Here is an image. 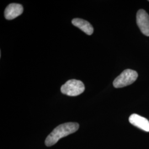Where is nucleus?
<instances>
[{
  "label": "nucleus",
  "mask_w": 149,
  "mask_h": 149,
  "mask_svg": "<svg viewBox=\"0 0 149 149\" xmlns=\"http://www.w3.org/2000/svg\"><path fill=\"white\" fill-rule=\"evenodd\" d=\"M129 120L132 125L144 131L149 132V122L146 118L136 114H133L130 116Z\"/></svg>",
  "instance_id": "obj_6"
},
{
  "label": "nucleus",
  "mask_w": 149,
  "mask_h": 149,
  "mask_svg": "<svg viewBox=\"0 0 149 149\" xmlns=\"http://www.w3.org/2000/svg\"><path fill=\"white\" fill-rule=\"evenodd\" d=\"M72 24L79 28L86 34L91 36L93 32V28L87 21L80 18H74L72 20Z\"/></svg>",
  "instance_id": "obj_7"
},
{
  "label": "nucleus",
  "mask_w": 149,
  "mask_h": 149,
  "mask_svg": "<svg viewBox=\"0 0 149 149\" xmlns=\"http://www.w3.org/2000/svg\"><path fill=\"white\" fill-rule=\"evenodd\" d=\"M138 76L136 71L131 69L125 70L113 81V86L116 88H122L132 84Z\"/></svg>",
  "instance_id": "obj_3"
},
{
  "label": "nucleus",
  "mask_w": 149,
  "mask_h": 149,
  "mask_svg": "<svg viewBox=\"0 0 149 149\" xmlns=\"http://www.w3.org/2000/svg\"><path fill=\"white\" fill-rule=\"evenodd\" d=\"M85 89L84 83L80 80L68 81L61 87L62 93L67 96H77L82 93Z\"/></svg>",
  "instance_id": "obj_2"
},
{
  "label": "nucleus",
  "mask_w": 149,
  "mask_h": 149,
  "mask_svg": "<svg viewBox=\"0 0 149 149\" xmlns=\"http://www.w3.org/2000/svg\"><path fill=\"white\" fill-rule=\"evenodd\" d=\"M136 23L143 34L149 37V15L144 10H140L138 11Z\"/></svg>",
  "instance_id": "obj_4"
},
{
  "label": "nucleus",
  "mask_w": 149,
  "mask_h": 149,
  "mask_svg": "<svg viewBox=\"0 0 149 149\" xmlns=\"http://www.w3.org/2000/svg\"><path fill=\"white\" fill-rule=\"evenodd\" d=\"M23 12V6L18 3H11L5 10V17L8 20H12L20 16Z\"/></svg>",
  "instance_id": "obj_5"
},
{
  "label": "nucleus",
  "mask_w": 149,
  "mask_h": 149,
  "mask_svg": "<svg viewBox=\"0 0 149 149\" xmlns=\"http://www.w3.org/2000/svg\"></svg>",
  "instance_id": "obj_8"
},
{
  "label": "nucleus",
  "mask_w": 149,
  "mask_h": 149,
  "mask_svg": "<svg viewBox=\"0 0 149 149\" xmlns=\"http://www.w3.org/2000/svg\"><path fill=\"white\" fill-rule=\"evenodd\" d=\"M79 128V124L77 123H66L59 125L48 135L45 141V144L47 146H53L56 144L60 139L77 131Z\"/></svg>",
  "instance_id": "obj_1"
}]
</instances>
